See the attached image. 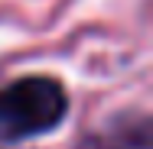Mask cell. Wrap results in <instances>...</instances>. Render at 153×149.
<instances>
[{
  "label": "cell",
  "mask_w": 153,
  "mask_h": 149,
  "mask_svg": "<svg viewBox=\"0 0 153 149\" xmlns=\"http://www.w3.org/2000/svg\"><path fill=\"white\" fill-rule=\"evenodd\" d=\"M68 110V97L56 78H23L0 91V143L56 130Z\"/></svg>",
  "instance_id": "6da1fadb"
}]
</instances>
